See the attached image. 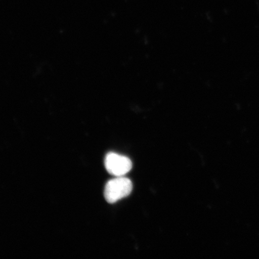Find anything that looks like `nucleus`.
<instances>
[{"instance_id": "f257e3e1", "label": "nucleus", "mask_w": 259, "mask_h": 259, "mask_svg": "<svg viewBox=\"0 0 259 259\" xmlns=\"http://www.w3.org/2000/svg\"><path fill=\"white\" fill-rule=\"evenodd\" d=\"M132 189V181L128 178L116 177L106 184L104 192L105 199L109 203H114L128 196Z\"/></svg>"}, {"instance_id": "f03ea898", "label": "nucleus", "mask_w": 259, "mask_h": 259, "mask_svg": "<svg viewBox=\"0 0 259 259\" xmlns=\"http://www.w3.org/2000/svg\"><path fill=\"white\" fill-rule=\"evenodd\" d=\"M105 164L107 171L116 177L125 176L132 168V162L130 158L115 153L107 154Z\"/></svg>"}]
</instances>
